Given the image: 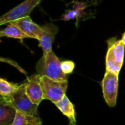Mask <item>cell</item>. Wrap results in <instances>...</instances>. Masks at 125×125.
Wrapping results in <instances>:
<instances>
[{
    "instance_id": "52a82bcc",
    "label": "cell",
    "mask_w": 125,
    "mask_h": 125,
    "mask_svg": "<svg viewBox=\"0 0 125 125\" xmlns=\"http://www.w3.org/2000/svg\"><path fill=\"white\" fill-rule=\"evenodd\" d=\"M40 80L41 75L36 74L28 77L26 81L24 82L26 92L28 97L34 104L37 105H39L40 103L45 100Z\"/></svg>"
},
{
    "instance_id": "2e32d148",
    "label": "cell",
    "mask_w": 125,
    "mask_h": 125,
    "mask_svg": "<svg viewBox=\"0 0 125 125\" xmlns=\"http://www.w3.org/2000/svg\"><path fill=\"white\" fill-rule=\"evenodd\" d=\"M61 67L63 73L66 75L71 74L75 69V63L73 61H64L61 62Z\"/></svg>"
},
{
    "instance_id": "ac0fdd59",
    "label": "cell",
    "mask_w": 125,
    "mask_h": 125,
    "mask_svg": "<svg viewBox=\"0 0 125 125\" xmlns=\"http://www.w3.org/2000/svg\"><path fill=\"white\" fill-rule=\"evenodd\" d=\"M69 125H76V123H75V122H73L70 121V124H69Z\"/></svg>"
},
{
    "instance_id": "ba28073f",
    "label": "cell",
    "mask_w": 125,
    "mask_h": 125,
    "mask_svg": "<svg viewBox=\"0 0 125 125\" xmlns=\"http://www.w3.org/2000/svg\"><path fill=\"white\" fill-rule=\"evenodd\" d=\"M41 28L42 32L37 40L39 41V46L43 51V55H45L52 50V44L59 29L53 23H46L41 26Z\"/></svg>"
},
{
    "instance_id": "8fae6325",
    "label": "cell",
    "mask_w": 125,
    "mask_h": 125,
    "mask_svg": "<svg viewBox=\"0 0 125 125\" xmlns=\"http://www.w3.org/2000/svg\"><path fill=\"white\" fill-rule=\"evenodd\" d=\"M17 111L2 101H0V125H10L12 124Z\"/></svg>"
},
{
    "instance_id": "e0dca14e",
    "label": "cell",
    "mask_w": 125,
    "mask_h": 125,
    "mask_svg": "<svg viewBox=\"0 0 125 125\" xmlns=\"http://www.w3.org/2000/svg\"><path fill=\"white\" fill-rule=\"evenodd\" d=\"M122 42L124 43V45H125V32L123 34V35H122Z\"/></svg>"
},
{
    "instance_id": "7a4b0ae2",
    "label": "cell",
    "mask_w": 125,
    "mask_h": 125,
    "mask_svg": "<svg viewBox=\"0 0 125 125\" xmlns=\"http://www.w3.org/2000/svg\"><path fill=\"white\" fill-rule=\"evenodd\" d=\"M0 101H2L5 104L12 106L18 111L37 116L38 105L34 104L28 97L26 92L24 83L19 85L18 90L10 97L6 98L1 97Z\"/></svg>"
},
{
    "instance_id": "277c9868",
    "label": "cell",
    "mask_w": 125,
    "mask_h": 125,
    "mask_svg": "<svg viewBox=\"0 0 125 125\" xmlns=\"http://www.w3.org/2000/svg\"><path fill=\"white\" fill-rule=\"evenodd\" d=\"M40 83L45 100L56 104L65 95L67 89V80L57 81L46 76H41Z\"/></svg>"
},
{
    "instance_id": "9a60e30c",
    "label": "cell",
    "mask_w": 125,
    "mask_h": 125,
    "mask_svg": "<svg viewBox=\"0 0 125 125\" xmlns=\"http://www.w3.org/2000/svg\"><path fill=\"white\" fill-rule=\"evenodd\" d=\"M86 7V5L83 3L76 2L73 9L68 11L61 19L64 20V21H67V20L73 19V18H75L77 17L81 16Z\"/></svg>"
},
{
    "instance_id": "5b68a950",
    "label": "cell",
    "mask_w": 125,
    "mask_h": 125,
    "mask_svg": "<svg viewBox=\"0 0 125 125\" xmlns=\"http://www.w3.org/2000/svg\"><path fill=\"white\" fill-rule=\"evenodd\" d=\"M103 97L109 107H115L117 103L119 90V75L106 70L102 81Z\"/></svg>"
},
{
    "instance_id": "30bf717a",
    "label": "cell",
    "mask_w": 125,
    "mask_h": 125,
    "mask_svg": "<svg viewBox=\"0 0 125 125\" xmlns=\"http://www.w3.org/2000/svg\"><path fill=\"white\" fill-rule=\"evenodd\" d=\"M55 105L57 108L70 119V121L76 123L75 107L66 95Z\"/></svg>"
},
{
    "instance_id": "5bb4252c",
    "label": "cell",
    "mask_w": 125,
    "mask_h": 125,
    "mask_svg": "<svg viewBox=\"0 0 125 125\" xmlns=\"http://www.w3.org/2000/svg\"><path fill=\"white\" fill-rule=\"evenodd\" d=\"M18 88L19 85L18 84L9 82L4 78L0 79V94L1 97L6 98L10 97L18 90Z\"/></svg>"
},
{
    "instance_id": "4fadbf2b",
    "label": "cell",
    "mask_w": 125,
    "mask_h": 125,
    "mask_svg": "<svg viewBox=\"0 0 125 125\" xmlns=\"http://www.w3.org/2000/svg\"><path fill=\"white\" fill-rule=\"evenodd\" d=\"M0 37H7L11 38H15L18 40H23L25 38H29V36L26 35L21 29H20L15 25L10 23L6 26V28L3 29L0 31Z\"/></svg>"
},
{
    "instance_id": "7c38bea8",
    "label": "cell",
    "mask_w": 125,
    "mask_h": 125,
    "mask_svg": "<svg viewBox=\"0 0 125 125\" xmlns=\"http://www.w3.org/2000/svg\"><path fill=\"white\" fill-rule=\"evenodd\" d=\"M10 125H42V122L38 116L29 115L17 111L15 118Z\"/></svg>"
},
{
    "instance_id": "3957f363",
    "label": "cell",
    "mask_w": 125,
    "mask_h": 125,
    "mask_svg": "<svg viewBox=\"0 0 125 125\" xmlns=\"http://www.w3.org/2000/svg\"><path fill=\"white\" fill-rule=\"evenodd\" d=\"M107 43L108 48L105 58L106 70L119 75L124 62L125 45L122 40L115 37L109 39Z\"/></svg>"
},
{
    "instance_id": "6da1fadb",
    "label": "cell",
    "mask_w": 125,
    "mask_h": 125,
    "mask_svg": "<svg viewBox=\"0 0 125 125\" xmlns=\"http://www.w3.org/2000/svg\"><path fill=\"white\" fill-rule=\"evenodd\" d=\"M61 62L53 50L43 55L36 65L37 73L41 76H46L53 80H67V75L64 74L61 67Z\"/></svg>"
},
{
    "instance_id": "8992f818",
    "label": "cell",
    "mask_w": 125,
    "mask_h": 125,
    "mask_svg": "<svg viewBox=\"0 0 125 125\" xmlns=\"http://www.w3.org/2000/svg\"><path fill=\"white\" fill-rule=\"evenodd\" d=\"M42 0H26L0 17V24L10 23L14 21L28 17Z\"/></svg>"
},
{
    "instance_id": "9c48e42d",
    "label": "cell",
    "mask_w": 125,
    "mask_h": 125,
    "mask_svg": "<svg viewBox=\"0 0 125 125\" xmlns=\"http://www.w3.org/2000/svg\"><path fill=\"white\" fill-rule=\"evenodd\" d=\"M11 23L18 26L26 35H28L29 38H34L37 40L42 32L41 26L35 23L29 16L11 22Z\"/></svg>"
}]
</instances>
